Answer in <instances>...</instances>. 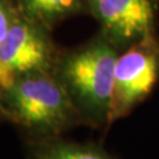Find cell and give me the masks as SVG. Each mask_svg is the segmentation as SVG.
<instances>
[{
    "label": "cell",
    "instance_id": "1",
    "mask_svg": "<svg viewBox=\"0 0 159 159\" xmlns=\"http://www.w3.org/2000/svg\"><path fill=\"white\" fill-rule=\"evenodd\" d=\"M120 52L100 32L87 43L59 54L53 68L80 123L111 125L116 61Z\"/></svg>",
    "mask_w": 159,
    "mask_h": 159
},
{
    "label": "cell",
    "instance_id": "2",
    "mask_svg": "<svg viewBox=\"0 0 159 159\" xmlns=\"http://www.w3.org/2000/svg\"><path fill=\"white\" fill-rule=\"evenodd\" d=\"M2 114L45 139L80 123L72 102L53 71L18 79L0 92Z\"/></svg>",
    "mask_w": 159,
    "mask_h": 159
},
{
    "label": "cell",
    "instance_id": "3",
    "mask_svg": "<svg viewBox=\"0 0 159 159\" xmlns=\"http://www.w3.org/2000/svg\"><path fill=\"white\" fill-rule=\"evenodd\" d=\"M58 56L50 31L20 13L0 44V92L25 75L53 71Z\"/></svg>",
    "mask_w": 159,
    "mask_h": 159
},
{
    "label": "cell",
    "instance_id": "4",
    "mask_svg": "<svg viewBox=\"0 0 159 159\" xmlns=\"http://www.w3.org/2000/svg\"><path fill=\"white\" fill-rule=\"evenodd\" d=\"M159 81V39L156 35L120 52L114 67L111 124L130 114Z\"/></svg>",
    "mask_w": 159,
    "mask_h": 159
},
{
    "label": "cell",
    "instance_id": "5",
    "mask_svg": "<svg viewBox=\"0 0 159 159\" xmlns=\"http://www.w3.org/2000/svg\"><path fill=\"white\" fill-rule=\"evenodd\" d=\"M86 11L100 25V32L119 52L156 35L154 0H85Z\"/></svg>",
    "mask_w": 159,
    "mask_h": 159
},
{
    "label": "cell",
    "instance_id": "6",
    "mask_svg": "<svg viewBox=\"0 0 159 159\" xmlns=\"http://www.w3.org/2000/svg\"><path fill=\"white\" fill-rule=\"evenodd\" d=\"M86 11L85 0H20V13L51 31L57 24Z\"/></svg>",
    "mask_w": 159,
    "mask_h": 159
},
{
    "label": "cell",
    "instance_id": "7",
    "mask_svg": "<svg viewBox=\"0 0 159 159\" xmlns=\"http://www.w3.org/2000/svg\"><path fill=\"white\" fill-rule=\"evenodd\" d=\"M34 159H114L112 156L96 145H86L48 138L41 143L34 152Z\"/></svg>",
    "mask_w": 159,
    "mask_h": 159
},
{
    "label": "cell",
    "instance_id": "8",
    "mask_svg": "<svg viewBox=\"0 0 159 159\" xmlns=\"http://www.w3.org/2000/svg\"><path fill=\"white\" fill-rule=\"evenodd\" d=\"M19 16L20 12H18L13 6L5 0H0V44L5 39Z\"/></svg>",
    "mask_w": 159,
    "mask_h": 159
},
{
    "label": "cell",
    "instance_id": "9",
    "mask_svg": "<svg viewBox=\"0 0 159 159\" xmlns=\"http://www.w3.org/2000/svg\"><path fill=\"white\" fill-rule=\"evenodd\" d=\"M0 114H2V110H1V105H0Z\"/></svg>",
    "mask_w": 159,
    "mask_h": 159
}]
</instances>
